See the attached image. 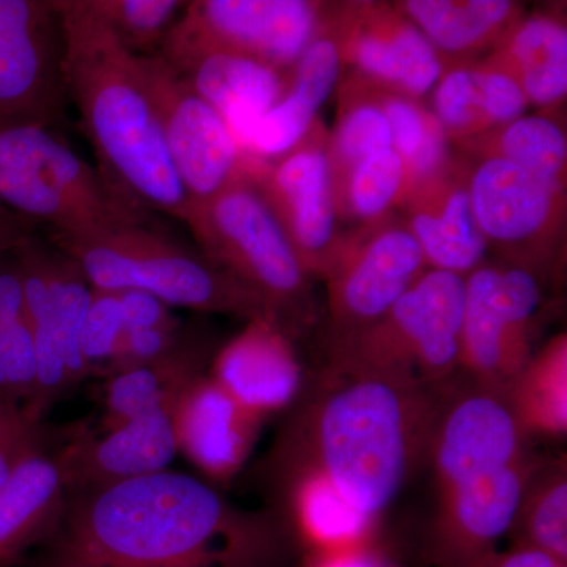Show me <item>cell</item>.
Wrapping results in <instances>:
<instances>
[{"label":"cell","instance_id":"obj_24","mask_svg":"<svg viewBox=\"0 0 567 567\" xmlns=\"http://www.w3.org/2000/svg\"><path fill=\"white\" fill-rule=\"evenodd\" d=\"M65 499L58 453H48L43 443L22 458L0 491V567L13 565L25 548L52 535Z\"/></svg>","mask_w":567,"mask_h":567},{"label":"cell","instance_id":"obj_37","mask_svg":"<svg viewBox=\"0 0 567 567\" xmlns=\"http://www.w3.org/2000/svg\"><path fill=\"white\" fill-rule=\"evenodd\" d=\"M524 507L529 547L550 555L561 565L567 559V484L565 473L547 477L532 492Z\"/></svg>","mask_w":567,"mask_h":567},{"label":"cell","instance_id":"obj_4","mask_svg":"<svg viewBox=\"0 0 567 567\" xmlns=\"http://www.w3.org/2000/svg\"><path fill=\"white\" fill-rule=\"evenodd\" d=\"M183 223L200 251L259 301L275 327L292 338L311 324V276L251 173L189 205Z\"/></svg>","mask_w":567,"mask_h":567},{"label":"cell","instance_id":"obj_16","mask_svg":"<svg viewBox=\"0 0 567 567\" xmlns=\"http://www.w3.org/2000/svg\"><path fill=\"white\" fill-rule=\"evenodd\" d=\"M177 402L104 427L100 435L76 436L58 453L66 492L91 491L167 470L178 453Z\"/></svg>","mask_w":567,"mask_h":567},{"label":"cell","instance_id":"obj_29","mask_svg":"<svg viewBox=\"0 0 567 567\" xmlns=\"http://www.w3.org/2000/svg\"><path fill=\"white\" fill-rule=\"evenodd\" d=\"M527 491V470L518 462L492 475L450 488V522L468 546L494 543L516 522Z\"/></svg>","mask_w":567,"mask_h":567},{"label":"cell","instance_id":"obj_11","mask_svg":"<svg viewBox=\"0 0 567 567\" xmlns=\"http://www.w3.org/2000/svg\"><path fill=\"white\" fill-rule=\"evenodd\" d=\"M140 59L164 142L189 205L205 203L251 173L229 126L158 54Z\"/></svg>","mask_w":567,"mask_h":567},{"label":"cell","instance_id":"obj_33","mask_svg":"<svg viewBox=\"0 0 567 567\" xmlns=\"http://www.w3.org/2000/svg\"><path fill=\"white\" fill-rule=\"evenodd\" d=\"M336 203L341 223L371 226L394 215L405 193V169L393 148L354 164L334 177Z\"/></svg>","mask_w":567,"mask_h":567},{"label":"cell","instance_id":"obj_26","mask_svg":"<svg viewBox=\"0 0 567 567\" xmlns=\"http://www.w3.org/2000/svg\"><path fill=\"white\" fill-rule=\"evenodd\" d=\"M486 61L517 82L529 104L558 110L567 95V28L558 11L522 17Z\"/></svg>","mask_w":567,"mask_h":567},{"label":"cell","instance_id":"obj_18","mask_svg":"<svg viewBox=\"0 0 567 567\" xmlns=\"http://www.w3.org/2000/svg\"><path fill=\"white\" fill-rule=\"evenodd\" d=\"M399 210L429 268L466 278L484 264L488 248L473 213L465 159L412 186Z\"/></svg>","mask_w":567,"mask_h":567},{"label":"cell","instance_id":"obj_14","mask_svg":"<svg viewBox=\"0 0 567 567\" xmlns=\"http://www.w3.org/2000/svg\"><path fill=\"white\" fill-rule=\"evenodd\" d=\"M156 54L221 115L241 152L254 126L289 87L290 71L174 31Z\"/></svg>","mask_w":567,"mask_h":567},{"label":"cell","instance_id":"obj_34","mask_svg":"<svg viewBox=\"0 0 567 567\" xmlns=\"http://www.w3.org/2000/svg\"><path fill=\"white\" fill-rule=\"evenodd\" d=\"M297 511L306 535L334 554L352 550L372 525L371 518L347 502L330 480L317 473L301 477Z\"/></svg>","mask_w":567,"mask_h":567},{"label":"cell","instance_id":"obj_41","mask_svg":"<svg viewBox=\"0 0 567 567\" xmlns=\"http://www.w3.org/2000/svg\"><path fill=\"white\" fill-rule=\"evenodd\" d=\"M37 227L0 205V254L10 251L25 237L35 234Z\"/></svg>","mask_w":567,"mask_h":567},{"label":"cell","instance_id":"obj_12","mask_svg":"<svg viewBox=\"0 0 567 567\" xmlns=\"http://www.w3.org/2000/svg\"><path fill=\"white\" fill-rule=\"evenodd\" d=\"M309 276L327 278L341 248L328 134L316 122L297 147L252 174Z\"/></svg>","mask_w":567,"mask_h":567},{"label":"cell","instance_id":"obj_35","mask_svg":"<svg viewBox=\"0 0 567 567\" xmlns=\"http://www.w3.org/2000/svg\"><path fill=\"white\" fill-rule=\"evenodd\" d=\"M517 402L513 405L518 423L546 431L566 427V342L558 339L535 361H529L516 382Z\"/></svg>","mask_w":567,"mask_h":567},{"label":"cell","instance_id":"obj_13","mask_svg":"<svg viewBox=\"0 0 567 567\" xmlns=\"http://www.w3.org/2000/svg\"><path fill=\"white\" fill-rule=\"evenodd\" d=\"M330 9L309 0H197L186 2L173 31L290 71L322 31Z\"/></svg>","mask_w":567,"mask_h":567},{"label":"cell","instance_id":"obj_7","mask_svg":"<svg viewBox=\"0 0 567 567\" xmlns=\"http://www.w3.org/2000/svg\"><path fill=\"white\" fill-rule=\"evenodd\" d=\"M466 185L487 248L539 276L561 249L566 189L499 158L465 159Z\"/></svg>","mask_w":567,"mask_h":567},{"label":"cell","instance_id":"obj_15","mask_svg":"<svg viewBox=\"0 0 567 567\" xmlns=\"http://www.w3.org/2000/svg\"><path fill=\"white\" fill-rule=\"evenodd\" d=\"M338 21L344 65L354 73L420 102L435 87L442 58L395 3H346Z\"/></svg>","mask_w":567,"mask_h":567},{"label":"cell","instance_id":"obj_6","mask_svg":"<svg viewBox=\"0 0 567 567\" xmlns=\"http://www.w3.org/2000/svg\"><path fill=\"white\" fill-rule=\"evenodd\" d=\"M465 276L427 268L374 327L334 350V364L410 386L440 382L462 365Z\"/></svg>","mask_w":567,"mask_h":567},{"label":"cell","instance_id":"obj_28","mask_svg":"<svg viewBox=\"0 0 567 567\" xmlns=\"http://www.w3.org/2000/svg\"><path fill=\"white\" fill-rule=\"evenodd\" d=\"M472 158H499L566 189L567 137L555 112L522 115L517 121L458 145Z\"/></svg>","mask_w":567,"mask_h":567},{"label":"cell","instance_id":"obj_19","mask_svg":"<svg viewBox=\"0 0 567 567\" xmlns=\"http://www.w3.org/2000/svg\"><path fill=\"white\" fill-rule=\"evenodd\" d=\"M344 70L338 7H331L322 31L290 70L282 99L254 126L244 153L252 163H271L297 147L316 125Z\"/></svg>","mask_w":567,"mask_h":567},{"label":"cell","instance_id":"obj_17","mask_svg":"<svg viewBox=\"0 0 567 567\" xmlns=\"http://www.w3.org/2000/svg\"><path fill=\"white\" fill-rule=\"evenodd\" d=\"M522 424L511 401L488 390L465 395L436 424L435 465L447 491L520 458Z\"/></svg>","mask_w":567,"mask_h":567},{"label":"cell","instance_id":"obj_5","mask_svg":"<svg viewBox=\"0 0 567 567\" xmlns=\"http://www.w3.org/2000/svg\"><path fill=\"white\" fill-rule=\"evenodd\" d=\"M50 241L78 264L95 290H136L169 308L244 317L248 322L268 320L259 301L203 251L175 244L155 226Z\"/></svg>","mask_w":567,"mask_h":567},{"label":"cell","instance_id":"obj_3","mask_svg":"<svg viewBox=\"0 0 567 567\" xmlns=\"http://www.w3.org/2000/svg\"><path fill=\"white\" fill-rule=\"evenodd\" d=\"M432 432L434 413L421 388L334 364V380L306 415L300 436L309 473L330 480L374 520L401 491Z\"/></svg>","mask_w":567,"mask_h":567},{"label":"cell","instance_id":"obj_27","mask_svg":"<svg viewBox=\"0 0 567 567\" xmlns=\"http://www.w3.org/2000/svg\"><path fill=\"white\" fill-rule=\"evenodd\" d=\"M208 344L203 336L183 331L173 349L147 363L110 374L104 394V427L142 413L173 405L204 374Z\"/></svg>","mask_w":567,"mask_h":567},{"label":"cell","instance_id":"obj_31","mask_svg":"<svg viewBox=\"0 0 567 567\" xmlns=\"http://www.w3.org/2000/svg\"><path fill=\"white\" fill-rule=\"evenodd\" d=\"M380 100L391 130V147L404 164L406 193L454 162L451 141L434 112L420 100L383 87Z\"/></svg>","mask_w":567,"mask_h":567},{"label":"cell","instance_id":"obj_32","mask_svg":"<svg viewBox=\"0 0 567 567\" xmlns=\"http://www.w3.org/2000/svg\"><path fill=\"white\" fill-rule=\"evenodd\" d=\"M339 95L338 123L333 133L328 134L333 178L369 156L393 148L380 85L353 73Z\"/></svg>","mask_w":567,"mask_h":567},{"label":"cell","instance_id":"obj_40","mask_svg":"<svg viewBox=\"0 0 567 567\" xmlns=\"http://www.w3.org/2000/svg\"><path fill=\"white\" fill-rule=\"evenodd\" d=\"M117 295L123 320H125V331L178 324V320L169 311V306L151 295L136 292V290H123Z\"/></svg>","mask_w":567,"mask_h":567},{"label":"cell","instance_id":"obj_21","mask_svg":"<svg viewBox=\"0 0 567 567\" xmlns=\"http://www.w3.org/2000/svg\"><path fill=\"white\" fill-rule=\"evenodd\" d=\"M290 336L268 320H251L216 357L212 379L259 416L293 402L301 368Z\"/></svg>","mask_w":567,"mask_h":567},{"label":"cell","instance_id":"obj_30","mask_svg":"<svg viewBox=\"0 0 567 567\" xmlns=\"http://www.w3.org/2000/svg\"><path fill=\"white\" fill-rule=\"evenodd\" d=\"M35 391V346L20 265L10 249L0 254V399L29 413Z\"/></svg>","mask_w":567,"mask_h":567},{"label":"cell","instance_id":"obj_20","mask_svg":"<svg viewBox=\"0 0 567 567\" xmlns=\"http://www.w3.org/2000/svg\"><path fill=\"white\" fill-rule=\"evenodd\" d=\"M0 167L35 175L91 208L111 226H155L152 213L118 196L99 171L92 169L50 128L21 126L0 132Z\"/></svg>","mask_w":567,"mask_h":567},{"label":"cell","instance_id":"obj_9","mask_svg":"<svg viewBox=\"0 0 567 567\" xmlns=\"http://www.w3.org/2000/svg\"><path fill=\"white\" fill-rule=\"evenodd\" d=\"M66 100L59 0H0V132L52 130Z\"/></svg>","mask_w":567,"mask_h":567},{"label":"cell","instance_id":"obj_8","mask_svg":"<svg viewBox=\"0 0 567 567\" xmlns=\"http://www.w3.org/2000/svg\"><path fill=\"white\" fill-rule=\"evenodd\" d=\"M402 216L391 215L344 234L328 274L334 350L374 327L427 270Z\"/></svg>","mask_w":567,"mask_h":567},{"label":"cell","instance_id":"obj_25","mask_svg":"<svg viewBox=\"0 0 567 567\" xmlns=\"http://www.w3.org/2000/svg\"><path fill=\"white\" fill-rule=\"evenodd\" d=\"M395 7L431 41L445 66L491 54L524 17L520 3L511 0H405Z\"/></svg>","mask_w":567,"mask_h":567},{"label":"cell","instance_id":"obj_38","mask_svg":"<svg viewBox=\"0 0 567 567\" xmlns=\"http://www.w3.org/2000/svg\"><path fill=\"white\" fill-rule=\"evenodd\" d=\"M123 334L125 320L117 292L93 289L91 306L81 331V352L91 374L96 369H102L107 374Z\"/></svg>","mask_w":567,"mask_h":567},{"label":"cell","instance_id":"obj_22","mask_svg":"<svg viewBox=\"0 0 567 567\" xmlns=\"http://www.w3.org/2000/svg\"><path fill=\"white\" fill-rule=\"evenodd\" d=\"M259 416L246 410L212 377L188 386L175 405L178 453L210 476L227 477L245 461Z\"/></svg>","mask_w":567,"mask_h":567},{"label":"cell","instance_id":"obj_1","mask_svg":"<svg viewBox=\"0 0 567 567\" xmlns=\"http://www.w3.org/2000/svg\"><path fill=\"white\" fill-rule=\"evenodd\" d=\"M254 524L186 473L163 472L66 492L52 567H210L252 539Z\"/></svg>","mask_w":567,"mask_h":567},{"label":"cell","instance_id":"obj_23","mask_svg":"<svg viewBox=\"0 0 567 567\" xmlns=\"http://www.w3.org/2000/svg\"><path fill=\"white\" fill-rule=\"evenodd\" d=\"M528 106L517 82L486 59L445 66L432 89L431 111L457 147L517 121Z\"/></svg>","mask_w":567,"mask_h":567},{"label":"cell","instance_id":"obj_2","mask_svg":"<svg viewBox=\"0 0 567 567\" xmlns=\"http://www.w3.org/2000/svg\"><path fill=\"white\" fill-rule=\"evenodd\" d=\"M66 96L76 104L100 171L118 196L185 221L188 194L171 162L140 59L91 0H59Z\"/></svg>","mask_w":567,"mask_h":567},{"label":"cell","instance_id":"obj_10","mask_svg":"<svg viewBox=\"0 0 567 567\" xmlns=\"http://www.w3.org/2000/svg\"><path fill=\"white\" fill-rule=\"evenodd\" d=\"M540 305L539 276L524 268L484 262L466 276L462 365L488 390L513 385L532 361Z\"/></svg>","mask_w":567,"mask_h":567},{"label":"cell","instance_id":"obj_36","mask_svg":"<svg viewBox=\"0 0 567 567\" xmlns=\"http://www.w3.org/2000/svg\"><path fill=\"white\" fill-rule=\"evenodd\" d=\"M91 3L115 39L137 58L159 51L186 7L182 0H91Z\"/></svg>","mask_w":567,"mask_h":567},{"label":"cell","instance_id":"obj_42","mask_svg":"<svg viewBox=\"0 0 567 567\" xmlns=\"http://www.w3.org/2000/svg\"><path fill=\"white\" fill-rule=\"evenodd\" d=\"M495 567H566L550 555L537 550L535 547H525L506 555L496 563Z\"/></svg>","mask_w":567,"mask_h":567},{"label":"cell","instance_id":"obj_39","mask_svg":"<svg viewBox=\"0 0 567 567\" xmlns=\"http://www.w3.org/2000/svg\"><path fill=\"white\" fill-rule=\"evenodd\" d=\"M41 421L22 406L0 399V491L22 458L43 445Z\"/></svg>","mask_w":567,"mask_h":567}]
</instances>
